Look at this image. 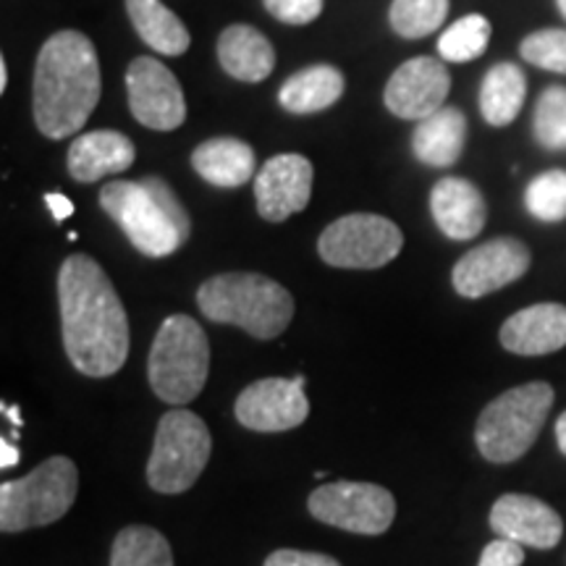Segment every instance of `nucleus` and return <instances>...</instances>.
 I'll use <instances>...</instances> for the list:
<instances>
[{
	"instance_id": "f03ea898",
	"label": "nucleus",
	"mask_w": 566,
	"mask_h": 566,
	"mask_svg": "<svg viewBox=\"0 0 566 566\" xmlns=\"http://www.w3.org/2000/svg\"><path fill=\"white\" fill-rule=\"evenodd\" d=\"M101 103V61L87 34L55 32L40 48L34 66L32 113L38 129L66 139L87 124Z\"/></svg>"
},
{
	"instance_id": "aec40b11",
	"label": "nucleus",
	"mask_w": 566,
	"mask_h": 566,
	"mask_svg": "<svg viewBox=\"0 0 566 566\" xmlns=\"http://www.w3.org/2000/svg\"><path fill=\"white\" fill-rule=\"evenodd\" d=\"M218 61L233 80L258 84L275 69V51L271 40L250 24H231L218 38Z\"/></svg>"
},
{
	"instance_id": "6ab92c4d",
	"label": "nucleus",
	"mask_w": 566,
	"mask_h": 566,
	"mask_svg": "<svg viewBox=\"0 0 566 566\" xmlns=\"http://www.w3.org/2000/svg\"><path fill=\"white\" fill-rule=\"evenodd\" d=\"M134 145L122 132L101 129L76 137L69 147V176L80 184H95L122 174L134 163Z\"/></svg>"
},
{
	"instance_id": "4be33fe9",
	"label": "nucleus",
	"mask_w": 566,
	"mask_h": 566,
	"mask_svg": "<svg viewBox=\"0 0 566 566\" xmlns=\"http://www.w3.org/2000/svg\"><path fill=\"white\" fill-rule=\"evenodd\" d=\"M467 139V118L459 108L436 111L433 116L422 118L417 124L412 137L415 158L430 168L454 166L464 150Z\"/></svg>"
},
{
	"instance_id": "a211bd4d",
	"label": "nucleus",
	"mask_w": 566,
	"mask_h": 566,
	"mask_svg": "<svg viewBox=\"0 0 566 566\" xmlns=\"http://www.w3.org/2000/svg\"><path fill=\"white\" fill-rule=\"evenodd\" d=\"M430 212L446 237L454 242L475 239L488 221L485 197L472 181L449 176L441 179L430 192Z\"/></svg>"
},
{
	"instance_id": "1a4fd4ad",
	"label": "nucleus",
	"mask_w": 566,
	"mask_h": 566,
	"mask_svg": "<svg viewBox=\"0 0 566 566\" xmlns=\"http://www.w3.org/2000/svg\"><path fill=\"white\" fill-rule=\"evenodd\" d=\"M405 247L399 226L375 212H352L334 221L317 239L323 263L346 271H375L396 260Z\"/></svg>"
},
{
	"instance_id": "f3484780",
	"label": "nucleus",
	"mask_w": 566,
	"mask_h": 566,
	"mask_svg": "<svg viewBox=\"0 0 566 566\" xmlns=\"http://www.w3.org/2000/svg\"><path fill=\"white\" fill-rule=\"evenodd\" d=\"M501 346L520 357H543L566 346V307L556 302L520 310L501 325Z\"/></svg>"
},
{
	"instance_id": "9b49d317",
	"label": "nucleus",
	"mask_w": 566,
	"mask_h": 566,
	"mask_svg": "<svg viewBox=\"0 0 566 566\" xmlns=\"http://www.w3.org/2000/svg\"><path fill=\"white\" fill-rule=\"evenodd\" d=\"M126 92H129L132 116L147 129L174 132L187 118L181 84L174 76V71L158 59L139 55L129 63Z\"/></svg>"
},
{
	"instance_id": "bb28decb",
	"label": "nucleus",
	"mask_w": 566,
	"mask_h": 566,
	"mask_svg": "<svg viewBox=\"0 0 566 566\" xmlns=\"http://www.w3.org/2000/svg\"><path fill=\"white\" fill-rule=\"evenodd\" d=\"M491 42V21L483 13H467L449 27L438 40V53L443 61L467 63L475 61L485 53Z\"/></svg>"
},
{
	"instance_id": "2eb2a0df",
	"label": "nucleus",
	"mask_w": 566,
	"mask_h": 566,
	"mask_svg": "<svg viewBox=\"0 0 566 566\" xmlns=\"http://www.w3.org/2000/svg\"><path fill=\"white\" fill-rule=\"evenodd\" d=\"M313 195V163L304 155H275L254 176L258 212L271 223H283L307 208Z\"/></svg>"
},
{
	"instance_id": "b1692460",
	"label": "nucleus",
	"mask_w": 566,
	"mask_h": 566,
	"mask_svg": "<svg viewBox=\"0 0 566 566\" xmlns=\"http://www.w3.org/2000/svg\"><path fill=\"white\" fill-rule=\"evenodd\" d=\"M126 11H129L134 30L155 53L184 55L192 45L184 21L160 0H126Z\"/></svg>"
},
{
	"instance_id": "4c0bfd02",
	"label": "nucleus",
	"mask_w": 566,
	"mask_h": 566,
	"mask_svg": "<svg viewBox=\"0 0 566 566\" xmlns=\"http://www.w3.org/2000/svg\"><path fill=\"white\" fill-rule=\"evenodd\" d=\"M6 87H9V63L0 55V92H6Z\"/></svg>"
},
{
	"instance_id": "39448f33",
	"label": "nucleus",
	"mask_w": 566,
	"mask_h": 566,
	"mask_svg": "<svg viewBox=\"0 0 566 566\" xmlns=\"http://www.w3.org/2000/svg\"><path fill=\"white\" fill-rule=\"evenodd\" d=\"M210 373V344L200 323L189 315H171L155 334L147 375L150 388L168 405H189L205 388Z\"/></svg>"
},
{
	"instance_id": "f704fd0d",
	"label": "nucleus",
	"mask_w": 566,
	"mask_h": 566,
	"mask_svg": "<svg viewBox=\"0 0 566 566\" xmlns=\"http://www.w3.org/2000/svg\"><path fill=\"white\" fill-rule=\"evenodd\" d=\"M45 202H48V208H51L55 221H66V218L74 216V210H76L74 202H71L69 197L61 195V192H48Z\"/></svg>"
},
{
	"instance_id": "473e14b6",
	"label": "nucleus",
	"mask_w": 566,
	"mask_h": 566,
	"mask_svg": "<svg viewBox=\"0 0 566 566\" xmlns=\"http://www.w3.org/2000/svg\"><path fill=\"white\" fill-rule=\"evenodd\" d=\"M525 564V548L520 543L504 541V537H495L493 543H488L480 554L478 566H522Z\"/></svg>"
},
{
	"instance_id": "423d86ee",
	"label": "nucleus",
	"mask_w": 566,
	"mask_h": 566,
	"mask_svg": "<svg viewBox=\"0 0 566 566\" xmlns=\"http://www.w3.org/2000/svg\"><path fill=\"white\" fill-rule=\"evenodd\" d=\"M551 407H554V388L543 380L501 394L478 420L475 443L480 454L493 464H509L525 457L541 436Z\"/></svg>"
},
{
	"instance_id": "58836bf2",
	"label": "nucleus",
	"mask_w": 566,
	"mask_h": 566,
	"mask_svg": "<svg viewBox=\"0 0 566 566\" xmlns=\"http://www.w3.org/2000/svg\"><path fill=\"white\" fill-rule=\"evenodd\" d=\"M3 412L11 417V422H13V424H17V428H21V417H19V407H11V409H6V407H3Z\"/></svg>"
},
{
	"instance_id": "c85d7f7f",
	"label": "nucleus",
	"mask_w": 566,
	"mask_h": 566,
	"mask_svg": "<svg viewBox=\"0 0 566 566\" xmlns=\"http://www.w3.org/2000/svg\"><path fill=\"white\" fill-rule=\"evenodd\" d=\"M533 134L546 150H566V87H548L537 97Z\"/></svg>"
},
{
	"instance_id": "ea45409f",
	"label": "nucleus",
	"mask_w": 566,
	"mask_h": 566,
	"mask_svg": "<svg viewBox=\"0 0 566 566\" xmlns=\"http://www.w3.org/2000/svg\"><path fill=\"white\" fill-rule=\"evenodd\" d=\"M556 6H558V11H562V17L566 19V0H556Z\"/></svg>"
},
{
	"instance_id": "393cba45",
	"label": "nucleus",
	"mask_w": 566,
	"mask_h": 566,
	"mask_svg": "<svg viewBox=\"0 0 566 566\" xmlns=\"http://www.w3.org/2000/svg\"><path fill=\"white\" fill-rule=\"evenodd\" d=\"M525 97V71L516 63H499L488 71L483 87H480V113L491 126H509L520 116Z\"/></svg>"
},
{
	"instance_id": "c756f323",
	"label": "nucleus",
	"mask_w": 566,
	"mask_h": 566,
	"mask_svg": "<svg viewBox=\"0 0 566 566\" xmlns=\"http://www.w3.org/2000/svg\"><path fill=\"white\" fill-rule=\"evenodd\" d=\"M525 202L530 216L543 223H558L566 218V171H546L530 181Z\"/></svg>"
},
{
	"instance_id": "f257e3e1",
	"label": "nucleus",
	"mask_w": 566,
	"mask_h": 566,
	"mask_svg": "<svg viewBox=\"0 0 566 566\" xmlns=\"http://www.w3.org/2000/svg\"><path fill=\"white\" fill-rule=\"evenodd\" d=\"M59 304L69 363L90 378L122 370L129 357V317L108 273L87 254L63 260Z\"/></svg>"
},
{
	"instance_id": "a878e982",
	"label": "nucleus",
	"mask_w": 566,
	"mask_h": 566,
	"mask_svg": "<svg viewBox=\"0 0 566 566\" xmlns=\"http://www.w3.org/2000/svg\"><path fill=\"white\" fill-rule=\"evenodd\" d=\"M111 566H174L171 543L158 530L129 525L113 541Z\"/></svg>"
},
{
	"instance_id": "e433bc0d",
	"label": "nucleus",
	"mask_w": 566,
	"mask_h": 566,
	"mask_svg": "<svg viewBox=\"0 0 566 566\" xmlns=\"http://www.w3.org/2000/svg\"><path fill=\"white\" fill-rule=\"evenodd\" d=\"M556 441H558V451L566 457V412L556 420Z\"/></svg>"
},
{
	"instance_id": "dca6fc26",
	"label": "nucleus",
	"mask_w": 566,
	"mask_h": 566,
	"mask_svg": "<svg viewBox=\"0 0 566 566\" xmlns=\"http://www.w3.org/2000/svg\"><path fill=\"white\" fill-rule=\"evenodd\" d=\"M493 533L520 546L548 551L558 546L564 535V522L546 501L535 495L506 493L491 509Z\"/></svg>"
},
{
	"instance_id": "412c9836",
	"label": "nucleus",
	"mask_w": 566,
	"mask_h": 566,
	"mask_svg": "<svg viewBox=\"0 0 566 566\" xmlns=\"http://www.w3.org/2000/svg\"><path fill=\"white\" fill-rule=\"evenodd\" d=\"M192 166L212 187L237 189L254 176V150L244 139L216 137L197 145L192 153Z\"/></svg>"
},
{
	"instance_id": "20e7f679",
	"label": "nucleus",
	"mask_w": 566,
	"mask_h": 566,
	"mask_svg": "<svg viewBox=\"0 0 566 566\" xmlns=\"http://www.w3.org/2000/svg\"><path fill=\"white\" fill-rule=\"evenodd\" d=\"M197 304L208 321L239 325L260 342L281 336L294 317L292 294L260 273L212 275L197 289Z\"/></svg>"
},
{
	"instance_id": "7c9ffc66",
	"label": "nucleus",
	"mask_w": 566,
	"mask_h": 566,
	"mask_svg": "<svg viewBox=\"0 0 566 566\" xmlns=\"http://www.w3.org/2000/svg\"><path fill=\"white\" fill-rule=\"evenodd\" d=\"M522 59L554 74H566V30H541L527 34L520 48Z\"/></svg>"
},
{
	"instance_id": "5701e85b",
	"label": "nucleus",
	"mask_w": 566,
	"mask_h": 566,
	"mask_svg": "<svg viewBox=\"0 0 566 566\" xmlns=\"http://www.w3.org/2000/svg\"><path fill=\"white\" fill-rule=\"evenodd\" d=\"M344 87L346 82L342 71L328 63H317V66H307L289 76L279 92V101L289 113L304 116V113L331 108L344 95Z\"/></svg>"
},
{
	"instance_id": "4468645a",
	"label": "nucleus",
	"mask_w": 566,
	"mask_h": 566,
	"mask_svg": "<svg viewBox=\"0 0 566 566\" xmlns=\"http://www.w3.org/2000/svg\"><path fill=\"white\" fill-rule=\"evenodd\" d=\"M451 92V76L443 61L417 55L401 63L386 84L384 101L394 116L407 122H422L443 108Z\"/></svg>"
},
{
	"instance_id": "ddd939ff",
	"label": "nucleus",
	"mask_w": 566,
	"mask_h": 566,
	"mask_svg": "<svg viewBox=\"0 0 566 566\" xmlns=\"http://www.w3.org/2000/svg\"><path fill=\"white\" fill-rule=\"evenodd\" d=\"M233 412H237V420L254 433H283V430L300 428L310 415L304 375H296L292 380H254L239 394Z\"/></svg>"
},
{
	"instance_id": "6e6552de",
	"label": "nucleus",
	"mask_w": 566,
	"mask_h": 566,
	"mask_svg": "<svg viewBox=\"0 0 566 566\" xmlns=\"http://www.w3.org/2000/svg\"><path fill=\"white\" fill-rule=\"evenodd\" d=\"M210 451L212 438L202 417L189 409H171L158 422L147 462V483L166 495L189 491L208 467Z\"/></svg>"
},
{
	"instance_id": "72a5a7b5",
	"label": "nucleus",
	"mask_w": 566,
	"mask_h": 566,
	"mask_svg": "<svg viewBox=\"0 0 566 566\" xmlns=\"http://www.w3.org/2000/svg\"><path fill=\"white\" fill-rule=\"evenodd\" d=\"M263 566H342L334 556L313 554V551L281 548L265 558Z\"/></svg>"
},
{
	"instance_id": "c9c22d12",
	"label": "nucleus",
	"mask_w": 566,
	"mask_h": 566,
	"mask_svg": "<svg viewBox=\"0 0 566 566\" xmlns=\"http://www.w3.org/2000/svg\"><path fill=\"white\" fill-rule=\"evenodd\" d=\"M19 464V451L13 449L11 446V441H0V467H3V470H9V467H17Z\"/></svg>"
},
{
	"instance_id": "f8f14e48",
	"label": "nucleus",
	"mask_w": 566,
	"mask_h": 566,
	"mask_svg": "<svg viewBox=\"0 0 566 566\" xmlns=\"http://www.w3.org/2000/svg\"><path fill=\"white\" fill-rule=\"evenodd\" d=\"M530 263H533V254H530L525 242L499 237L467 252L454 265L451 283H454L457 294L467 296V300H480V296L520 281L527 273Z\"/></svg>"
},
{
	"instance_id": "cd10ccee",
	"label": "nucleus",
	"mask_w": 566,
	"mask_h": 566,
	"mask_svg": "<svg viewBox=\"0 0 566 566\" xmlns=\"http://www.w3.org/2000/svg\"><path fill=\"white\" fill-rule=\"evenodd\" d=\"M449 17V0H394L388 19L399 38L420 40L433 34Z\"/></svg>"
},
{
	"instance_id": "0eeeda50",
	"label": "nucleus",
	"mask_w": 566,
	"mask_h": 566,
	"mask_svg": "<svg viewBox=\"0 0 566 566\" xmlns=\"http://www.w3.org/2000/svg\"><path fill=\"white\" fill-rule=\"evenodd\" d=\"M80 491V472L69 457H51L34 467L27 478L6 480L0 485V530L24 533L53 525L74 506Z\"/></svg>"
},
{
	"instance_id": "7ed1b4c3",
	"label": "nucleus",
	"mask_w": 566,
	"mask_h": 566,
	"mask_svg": "<svg viewBox=\"0 0 566 566\" xmlns=\"http://www.w3.org/2000/svg\"><path fill=\"white\" fill-rule=\"evenodd\" d=\"M101 205L122 226L134 250L147 258H168L187 244L192 233L189 212L163 179L111 181L101 192Z\"/></svg>"
},
{
	"instance_id": "2f4dec72",
	"label": "nucleus",
	"mask_w": 566,
	"mask_h": 566,
	"mask_svg": "<svg viewBox=\"0 0 566 566\" xmlns=\"http://www.w3.org/2000/svg\"><path fill=\"white\" fill-rule=\"evenodd\" d=\"M268 13L283 24H310L321 17L323 0H263Z\"/></svg>"
},
{
	"instance_id": "9d476101",
	"label": "nucleus",
	"mask_w": 566,
	"mask_h": 566,
	"mask_svg": "<svg viewBox=\"0 0 566 566\" xmlns=\"http://www.w3.org/2000/svg\"><path fill=\"white\" fill-rule=\"evenodd\" d=\"M307 509L323 525L357 535H384L394 525L396 499L391 491L375 483L338 480L315 488L307 499Z\"/></svg>"
}]
</instances>
